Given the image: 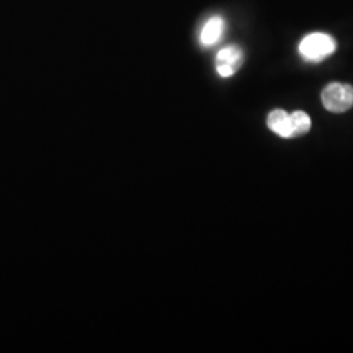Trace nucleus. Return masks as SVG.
<instances>
[{
  "mask_svg": "<svg viewBox=\"0 0 353 353\" xmlns=\"http://www.w3.org/2000/svg\"><path fill=\"white\" fill-rule=\"evenodd\" d=\"M336 50L335 39L325 33H312L300 42L299 51L307 62H321Z\"/></svg>",
  "mask_w": 353,
  "mask_h": 353,
  "instance_id": "f257e3e1",
  "label": "nucleus"
},
{
  "mask_svg": "<svg viewBox=\"0 0 353 353\" xmlns=\"http://www.w3.org/2000/svg\"><path fill=\"white\" fill-rule=\"evenodd\" d=\"M322 102L331 113H344L353 106V87L350 84L331 83L323 89Z\"/></svg>",
  "mask_w": 353,
  "mask_h": 353,
  "instance_id": "f03ea898",
  "label": "nucleus"
},
{
  "mask_svg": "<svg viewBox=\"0 0 353 353\" xmlns=\"http://www.w3.org/2000/svg\"><path fill=\"white\" fill-rule=\"evenodd\" d=\"M243 62V52L239 46L229 45L219 51L216 57V71L221 77L234 75Z\"/></svg>",
  "mask_w": 353,
  "mask_h": 353,
  "instance_id": "7ed1b4c3",
  "label": "nucleus"
},
{
  "mask_svg": "<svg viewBox=\"0 0 353 353\" xmlns=\"http://www.w3.org/2000/svg\"><path fill=\"white\" fill-rule=\"evenodd\" d=\"M290 127H292V138L303 137L305 134L309 132L312 127V121L310 117L305 112H294L290 114Z\"/></svg>",
  "mask_w": 353,
  "mask_h": 353,
  "instance_id": "423d86ee",
  "label": "nucleus"
},
{
  "mask_svg": "<svg viewBox=\"0 0 353 353\" xmlns=\"http://www.w3.org/2000/svg\"><path fill=\"white\" fill-rule=\"evenodd\" d=\"M267 126L272 132H275L276 135L281 137V138H285V139L292 138L290 115L284 110L276 109V110L268 114Z\"/></svg>",
  "mask_w": 353,
  "mask_h": 353,
  "instance_id": "39448f33",
  "label": "nucleus"
},
{
  "mask_svg": "<svg viewBox=\"0 0 353 353\" xmlns=\"http://www.w3.org/2000/svg\"><path fill=\"white\" fill-rule=\"evenodd\" d=\"M225 32V21L221 16H212L203 26L199 41L204 48H212L221 41Z\"/></svg>",
  "mask_w": 353,
  "mask_h": 353,
  "instance_id": "20e7f679",
  "label": "nucleus"
}]
</instances>
